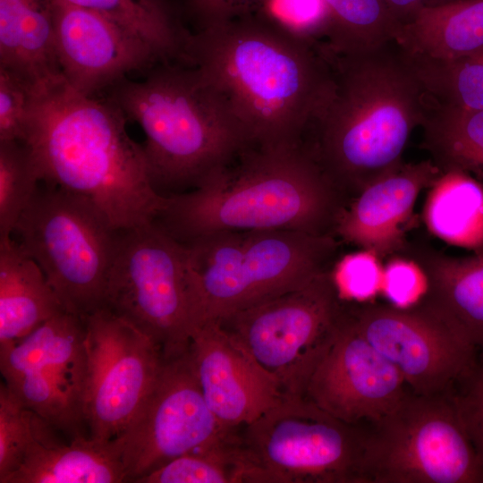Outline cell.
Returning <instances> with one entry per match:
<instances>
[{"instance_id":"cell-1","label":"cell","mask_w":483,"mask_h":483,"mask_svg":"<svg viewBox=\"0 0 483 483\" xmlns=\"http://www.w3.org/2000/svg\"><path fill=\"white\" fill-rule=\"evenodd\" d=\"M184 64L218 92L251 146L303 143L333 83L325 43L294 38L251 14L191 33Z\"/></svg>"},{"instance_id":"cell-2","label":"cell","mask_w":483,"mask_h":483,"mask_svg":"<svg viewBox=\"0 0 483 483\" xmlns=\"http://www.w3.org/2000/svg\"><path fill=\"white\" fill-rule=\"evenodd\" d=\"M333 83L303 144L347 205L398 169L430 100L395 42L354 54L330 51Z\"/></svg>"},{"instance_id":"cell-3","label":"cell","mask_w":483,"mask_h":483,"mask_svg":"<svg viewBox=\"0 0 483 483\" xmlns=\"http://www.w3.org/2000/svg\"><path fill=\"white\" fill-rule=\"evenodd\" d=\"M127 122L107 98L62 83L38 92L22 141L41 182L88 199L117 230L154 221L165 200Z\"/></svg>"},{"instance_id":"cell-4","label":"cell","mask_w":483,"mask_h":483,"mask_svg":"<svg viewBox=\"0 0 483 483\" xmlns=\"http://www.w3.org/2000/svg\"><path fill=\"white\" fill-rule=\"evenodd\" d=\"M344 207L303 143L252 145L195 189L165 195L154 221L182 243L221 232L335 236Z\"/></svg>"},{"instance_id":"cell-5","label":"cell","mask_w":483,"mask_h":483,"mask_svg":"<svg viewBox=\"0 0 483 483\" xmlns=\"http://www.w3.org/2000/svg\"><path fill=\"white\" fill-rule=\"evenodd\" d=\"M106 98L142 129L148 174L164 196L195 189L251 146L225 101L194 66L161 62L140 80L114 84Z\"/></svg>"},{"instance_id":"cell-6","label":"cell","mask_w":483,"mask_h":483,"mask_svg":"<svg viewBox=\"0 0 483 483\" xmlns=\"http://www.w3.org/2000/svg\"><path fill=\"white\" fill-rule=\"evenodd\" d=\"M182 244L193 331L304 286L332 270L338 252L334 235L290 230L221 232Z\"/></svg>"},{"instance_id":"cell-7","label":"cell","mask_w":483,"mask_h":483,"mask_svg":"<svg viewBox=\"0 0 483 483\" xmlns=\"http://www.w3.org/2000/svg\"><path fill=\"white\" fill-rule=\"evenodd\" d=\"M118 233L88 199L41 182L12 237L64 309L85 318L102 308Z\"/></svg>"},{"instance_id":"cell-8","label":"cell","mask_w":483,"mask_h":483,"mask_svg":"<svg viewBox=\"0 0 483 483\" xmlns=\"http://www.w3.org/2000/svg\"><path fill=\"white\" fill-rule=\"evenodd\" d=\"M102 308L149 336L165 358L188 350L193 305L184 245L155 221L119 230Z\"/></svg>"},{"instance_id":"cell-9","label":"cell","mask_w":483,"mask_h":483,"mask_svg":"<svg viewBox=\"0 0 483 483\" xmlns=\"http://www.w3.org/2000/svg\"><path fill=\"white\" fill-rule=\"evenodd\" d=\"M452 393L409 390L394 411L365 426L363 483H483Z\"/></svg>"},{"instance_id":"cell-10","label":"cell","mask_w":483,"mask_h":483,"mask_svg":"<svg viewBox=\"0 0 483 483\" xmlns=\"http://www.w3.org/2000/svg\"><path fill=\"white\" fill-rule=\"evenodd\" d=\"M344 305L332 269L217 322L276 381L284 396L304 397Z\"/></svg>"},{"instance_id":"cell-11","label":"cell","mask_w":483,"mask_h":483,"mask_svg":"<svg viewBox=\"0 0 483 483\" xmlns=\"http://www.w3.org/2000/svg\"><path fill=\"white\" fill-rule=\"evenodd\" d=\"M242 428L270 483H363L364 425L345 423L305 397L284 396Z\"/></svg>"},{"instance_id":"cell-12","label":"cell","mask_w":483,"mask_h":483,"mask_svg":"<svg viewBox=\"0 0 483 483\" xmlns=\"http://www.w3.org/2000/svg\"><path fill=\"white\" fill-rule=\"evenodd\" d=\"M0 370L24 405L63 436H88L84 318L64 310L13 344L1 346Z\"/></svg>"},{"instance_id":"cell-13","label":"cell","mask_w":483,"mask_h":483,"mask_svg":"<svg viewBox=\"0 0 483 483\" xmlns=\"http://www.w3.org/2000/svg\"><path fill=\"white\" fill-rule=\"evenodd\" d=\"M239 428L222 425L199 384L190 350L164 362L158 377L117 441L126 482L190 452L223 440Z\"/></svg>"},{"instance_id":"cell-14","label":"cell","mask_w":483,"mask_h":483,"mask_svg":"<svg viewBox=\"0 0 483 483\" xmlns=\"http://www.w3.org/2000/svg\"><path fill=\"white\" fill-rule=\"evenodd\" d=\"M360 333L417 394L452 393L475 369L478 350L427 302L399 308L348 303Z\"/></svg>"},{"instance_id":"cell-15","label":"cell","mask_w":483,"mask_h":483,"mask_svg":"<svg viewBox=\"0 0 483 483\" xmlns=\"http://www.w3.org/2000/svg\"><path fill=\"white\" fill-rule=\"evenodd\" d=\"M88 436L114 442L127 429L164 362L161 348L135 326L101 308L84 318Z\"/></svg>"},{"instance_id":"cell-16","label":"cell","mask_w":483,"mask_h":483,"mask_svg":"<svg viewBox=\"0 0 483 483\" xmlns=\"http://www.w3.org/2000/svg\"><path fill=\"white\" fill-rule=\"evenodd\" d=\"M408 391L398 369L360 333L345 301L304 397L345 423L367 425L394 411Z\"/></svg>"},{"instance_id":"cell-17","label":"cell","mask_w":483,"mask_h":483,"mask_svg":"<svg viewBox=\"0 0 483 483\" xmlns=\"http://www.w3.org/2000/svg\"><path fill=\"white\" fill-rule=\"evenodd\" d=\"M54 47L66 85L86 96L161 63L155 50L137 36L62 0L54 4Z\"/></svg>"},{"instance_id":"cell-18","label":"cell","mask_w":483,"mask_h":483,"mask_svg":"<svg viewBox=\"0 0 483 483\" xmlns=\"http://www.w3.org/2000/svg\"><path fill=\"white\" fill-rule=\"evenodd\" d=\"M189 350L204 398L226 428L250 424L284 397L276 381L217 321L194 330Z\"/></svg>"},{"instance_id":"cell-19","label":"cell","mask_w":483,"mask_h":483,"mask_svg":"<svg viewBox=\"0 0 483 483\" xmlns=\"http://www.w3.org/2000/svg\"><path fill=\"white\" fill-rule=\"evenodd\" d=\"M440 173L431 159L403 163L369 185L343 208L335 235L377 258L406 250L405 227L416 200Z\"/></svg>"},{"instance_id":"cell-20","label":"cell","mask_w":483,"mask_h":483,"mask_svg":"<svg viewBox=\"0 0 483 483\" xmlns=\"http://www.w3.org/2000/svg\"><path fill=\"white\" fill-rule=\"evenodd\" d=\"M35 413L33 438L18 469L1 483H123L126 474L117 441L79 436L68 442Z\"/></svg>"},{"instance_id":"cell-21","label":"cell","mask_w":483,"mask_h":483,"mask_svg":"<svg viewBox=\"0 0 483 483\" xmlns=\"http://www.w3.org/2000/svg\"><path fill=\"white\" fill-rule=\"evenodd\" d=\"M412 255L427 279L421 300L483 353V250L456 258L419 248Z\"/></svg>"},{"instance_id":"cell-22","label":"cell","mask_w":483,"mask_h":483,"mask_svg":"<svg viewBox=\"0 0 483 483\" xmlns=\"http://www.w3.org/2000/svg\"><path fill=\"white\" fill-rule=\"evenodd\" d=\"M55 0H0V65L38 91L65 83L54 47Z\"/></svg>"},{"instance_id":"cell-23","label":"cell","mask_w":483,"mask_h":483,"mask_svg":"<svg viewBox=\"0 0 483 483\" xmlns=\"http://www.w3.org/2000/svg\"><path fill=\"white\" fill-rule=\"evenodd\" d=\"M65 310L40 267L13 238H0V347Z\"/></svg>"},{"instance_id":"cell-24","label":"cell","mask_w":483,"mask_h":483,"mask_svg":"<svg viewBox=\"0 0 483 483\" xmlns=\"http://www.w3.org/2000/svg\"><path fill=\"white\" fill-rule=\"evenodd\" d=\"M396 43L410 56L450 62L483 51V0H458L421 10Z\"/></svg>"},{"instance_id":"cell-25","label":"cell","mask_w":483,"mask_h":483,"mask_svg":"<svg viewBox=\"0 0 483 483\" xmlns=\"http://www.w3.org/2000/svg\"><path fill=\"white\" fill-rule=\"evenodd\" d=\"M423 216L428 231L445 242L483 250V183L470 174L441 172L429 187Z\"/></svg>"},{"instance_id":"cell-26","label":"cell","mask_w":483,"mask_h":483,"mask_svg":"<svg viewBox=\"0 0 483 483\" xmlns=\"http://www.w3.org/2000/svg\"><path fill=\"white\" fill-rule=\"evenodd\" d=\"M115 23L148 44L161 62L183 63L191 32L170 0H62Z\"/></svg>"},{"instance_id":"cell-27","label":"cell","mask_w":483,"mask_h":483,"mask_svg":"<svg viewBox=\"0 0 483 483\" xmlns=\"http://www.w3.org/2000/svg\"><path fill=\"white\" fill-rule=\"evenodd\" d=\"M136 483H270L246 449L239 429L228 437L179 456Z\"/></svg>"},{"instance_id":"cell-28","label":"cell","mask_w":483,"mask_h":483,"mask_svg":"<svg viewBox=\"0 0 483 483\" xmlns=\"http://www.w3.org/2000/svg\"><path fill=\"white\" fill-rule=\"evenodd\" d=\"M422 147L441 172L460 170L483 183V110L430 105Z\"/></svg>"},{"instance_id":"cell-29","label":"cell","mask_w":483,"mask_h":483,"mask_svg":"<svg viewBox=\"0 0 483 483\" xmlns=\"http://www.w3.org/2000/svg\"><path fill=\"white\" fill-rule=\"evenodd\" d=\"M331 14L326 42L335 54H354L397 40L401 27L386 0H325Z\"/></svg>"},{"instance_id":"cell-30","label":"cell","mask_w":483,"mask_h":483,"mask_svg":"<svg viewBox=\"0 0 483 483\" xmlns=\"http://www.w3.org/2000/svg\"><path fill=\"white\" fill-rule=\"evenodd\" d=\"M409 57L432 105L483 110V51L450 62Z\"/></svg>"},{"instance_id":"cell-31","label":"cell","mask_w":483,"mask_h":483,"mask_svg":"<svg viewBox=\"0 0 483 483\" xmlns=\"http://www.w3.org/2000/svg\"><path fill=\"white\" fill-rule=\"evenodd\" d=\"M40 183L27 145L21 141H0V238L13 236Z\"/></svg>"},{"instance_id":"cell-32","label":"cell","mask_w":483,"mask_h":483,"mask_svg":"<svg viewBox=\"0 0 483 483\" xmlns=\"http://www.w3.org/2000/svg\"><path fill=\"white\" fill-rule=\"evenodd\" d=\"M250 14L311 44L326 43L331 30V14L325 0H255Z\"/></svg>"},{"instance_id":"cell-33","label":"cell","mask_w":483,"mask_h":483,"mask_svg":"<svg viewBox=\"0 0 483 483\" xmlns=\"http://www.w3.org/2000/svg\"><path fill=\"white\" fill-rule=\"evenodd\" d=\"M35 412L4 383L0 386V483L21 463L33 438Z\"/></svg>"},{"instance_id":"cell-34","label":"cell","mask_w":483,"mask_h":483,"mask_svg":"<svg viewBox=\"0 0 483 483\" xmlns=\"http://www.w3.org/2000/svg\"><path fill=\"white\" fill-rule=\"evenodd\" d=\"M37 88L16 72L0 65V141H23Z\"/></svg>"},{"instance_id":"cell-35","label":"cell","mask_w":483,"mask_h":483,"mask_svg":"<svg viewBox=\"0 0 483 483\" xmlns=\"http://www.w3.org/2000/svg\"><path fill=\"white\" fill-rule=\"evenodd\" d=\"M333 275L342 299L345 301H370L381 291L383 269L378 258L361 250L337 261Z\"/></svg>"},{"instance_id":"cell-36","label":"cell","mask_w":483,"mask_h":483,"mask_svg":"<svg viewBox=\"0 0 483 483\" xmlns=\"http://www.w3.org/2000/svg\"><path fill=\"white\" fill-rule=\"evenodd\" d=\"M461 422L483 469V353L472 373L452 393Z\"/></svg>"},{"instance_id":"cell-37","label":"cell","mask_w":483,"mask_h":483,"mask_svg":"<svg viewBox=\"0 0 483 483\" xmlns=\"http://www.w3.org/2000/svg\"><path fill=\"white\" fill-rule=\"evenodd\" d=\"M426 290V275L415 260L394 258L383 269L381 292L393 306L411 307L423 298Z\"/></svg>"},{"instance_id":"cell-38","label":"cell","mask_w":483,"mask_h":483,"mask_svg":"<svg viewBox=\"0 0 483 483\" xmlns=\"http://www.w3.org/2000/svg\"><path fill=\"white\" fill-rule=\"evenodd\" d=\"M255 0H185L199 29L250 13Z\"/></svg>"},{"instance_id":"cell-39","label":"cell","mask_w":483,"mask_h":483,"mask_svg":"<svg viewBox=\"0 0 483 483\" xmlns=\"http://www.w3.org/2000/svg\"><path fill=\"white\" fill-rule=\"evenodd\" d=\"M455 1L458 0H386L401 30L421 10L445 5Z\"/></svg>"}]
</instances>
